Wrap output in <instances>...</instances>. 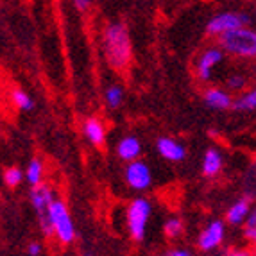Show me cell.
Listing matches in <instances>:
<instances>
[{"mask_svg": "<svg viewBox=\"0 0 256 256\" xmlns=\"http://www.w3.org/2000/svg\"><path fill=\"white\" fill-rule=\"evenodd\" d=\"M102 52L106 63L116 72L129 66L132 58V43L128 27L122 22H111L102 30Z\"/></svg>", "mask_w": 256, "mask_h": 256, "instance_id": "6da1fadb", "label": "cell"}, {"mask_svg": "<svg viewBox=\"0 0 256 256\" xmlns=\"http://www.w3.org/2000/svg\"><path fill=\"white\" fill-rule=\"evenodd\" d=\"M218 47L235 60H256V30L251 27H238L218 36Z\"/></svg>", "mask_w": 256, "mask_h": 256, "instance_id": "7a4b0ae2", "label": "cell"}, {"mask_svg": "<svg viewBox=\"0 0 256 256\" xmlns=\"http://www.w3.org/2000/svg\"><path fill=\"white\" fill-rule=\"evenodd\" d=\"M150 215H152V204L147 197H136L129 202L126 210V224L131 238L134 242H142L147 235Z\"/></svg>", "mask_w": 256, "mask_h": 256, "instance_id": "3957f363", "label": "cell"}, {"mask_svg": "<svg viewBox=\"0 0 256 256\" xmlns=\"http://www.w3.org/2000/svg\"><path fill=\"white\" fill-rule=\"evenodd\" d=\"M29 199L36 212L42 233L45 236H54V231H52V224H50V206L56 199L54 188L47 183H42L38 186H30Z\"/></svg>", "mask_w": 256, "mask_h": 256, "instance_id": "277c9868", "label": "cell"}, {"mask_svg": "<svg viewBox=\"0 0 256 256\" xmlns=\"http://www.w3.org/2000/svg\"><path fill=\"white\" fill-rule=\"evenodd\" d=\"M50 224H52V231H54V236L63 246L74 244V240L77 236L76 224H74V218L70 215L66 202L63 199H60V197H56L50 206Z\"/></svg>", "mask_w": 256, "mask_h": 256, "instance_id": "5b68a950", "label": "cell"}, {"mask_svg": "<svg viewBox=\"0 0 256 256\" xmlns=\"http://www.w3.org/2000/svg\"><path fill=\"white\" fill-rule=\"evenodd\" d=\"M248 26H251V16L248 13H242V11H224V13H218L210 18L208 24H206V32L210 36L218 38V36L228 32V30Z\"/></svg>", "mask_w": 256, "mask_h": 256, "instance_id": "8992f818", "label": "cell"}, {"mask_svg": "<svg viewBox=\"0 0 256 256\" xmlns=\"http://www.w3.org/2000/svg\"><path fill=\"white\" fill-rule=\"evenodd\" d=\"M124 180L131 190L136 192H146L152 184V170L146 162L134 160L129 162L124 168Z\"/></svg>", "mask_w": 256, "mask_h": 256, "instance_id": "52a82bcc", "label": "cell"}, {"mask_svg": "<svg viewBox=\"0 0 256 256\" xmlns=\"http://www.w3.org/2000/svg\"><path fill=\"white\" fill-rule=\"evenodd\" d=\"M226 52L222 50L218 45L206 47L196 60V76L201 82H208L214 76V70L224 61Z\"/></svg>", "mask_w": 256, "mask_h": 256, "instance_id": "ba28073f", "label": "cell"}, {"mask_svg": "<svg viewBox=\"0 0 256 256\" xmlns=\"http://www.w3.org/2000/svg\"><path fill=\"white\" fill-rule=\"evenodd\" d=\"M224 238H226V224L218 218H214L202 228V231L197 236V248L202 252H212L220 248Z\"/></svg>", "mask_w": 256, "mask_h": 256, "instance_id": "9c48e42d", "label": "cell"}, {"mask_svg": "<svg viewBox=\"0 0 256 256\" xmlns=\"http://www.w3.org/2000/svg\"><path fill=\"white\" fill-rule=\"evenodd\" d=\"M156 150L163 160L172 163H180L186 158V147L180 140L170 136H162L156 140Z\"/></svg>", "mask_w": 256, "mask_h": 256, "instance_id": "30bf717a", "label": "cell"}, {"mask_svg": "<svg viewBox=\"0 0 256 256\" xmlns=\"http://www.w3.org/2000/svg\"><path fill=\"white\" fill-rule=\"evenodd\" d=\"M233 95L228 90H222L217 86H210L206 88L204 94H202V102L206 108L215 111H226V110H233Z\"/></svg>", "mask_w": 256, "mask_h": 256, "instance_id": "8fae6325", "label": "cell"}, {"mask_svg": "<svg viewBox=\"0 0 256 256\" xmlns=\"http://www.w3.org/2000/svg\"><path fill=\"white\" fill-rule=\"evenodd\" d=\"M251 210H252V197L244 194L240 199H236L226 210V217L224 218H226V222L230 226H242L244 222H246V218L249 217V214H251Z\"/></svg>", "mask_w": 256, "mask_h": 256, "instance_id": "7c38bea8", "label": "cell"}, {"mask_svg": "<svg viewBox=\"0 0 256 256\" xmlns=\"http://www.w3.org/2000/svg\"><path fill=\"white\" fill-rule=\"evenodd\" d=\"M222 168H224V156H222L220 150H218L217 147L206 149L204 156H202V165H201L202 176L208 178V180H214V178H217V176L220 174Z\"/></svg>", "mask_w": 256, "mask_h": 256, "instance_id": "4fadbf2b", "label": "cell"}, {"mask_svg": "<svg viewBox=\"0 0 256 256\" xmlns=\"http://www.w3.org/2000/svg\"><path fill=\"white\" fill-rule=\"evenodd\" d=\"M82 134L94 147H102L106 144V126L100 118H86L82 122Z\"/></svg>", "mask_w": 256, "mask_h": 256, "instance_id": "5bb4252c", "label": "cell"}, {"mask_svg": "<svg viewBox=\"0 0 256 256\" xmlns=\"http://www.w3.org/2000/svg\"><path fill=\"white\" fill-rule=\"evenodd\" d=\"M140 154H142V142L134 134H128V136L120 138L118 144H116V156L122 162L126 163L134 162V160L140 158Z\"/></svg>", "mask_w": 256, "mask_h": 256, "instance_id": "9a60e30c", "label": "cell"}, {"mask_svg": "<svg viewBox=\"0 0 256 256\" xmlns=\"http://www.w3.org/2000/svg\"><path fill=\"white\" fill-rule=\"evenodd\" d=\"M233 110L242 111V113L256 111V86H252L249 90L242 92L238 97H235V100H233Z\"/></svg>", "mask_w": 256, "mask_h": 256, "instance_id": "2e32d148", "label": "cell"}, {"mask_svg": "<svg viewBox=\"0 0 256 256\" xmlns=\"http://www.w3.org/2000/svg\"><path fill=\"white\" fill-rule=\"evenodd\" d=\"M43 178H45V166H43V162L40 158H32L29 163H27L26 168V180L30 186H38V184L43 183Z\"/></svg>", "mask_w": 256, "mask_h": 256, "instance_id": "e0dca14e", "label": "cell"}, {"mask_svg": "<svg viewBox=\"0 0 256 256\" xmlns=\"http://www.w3.org/2000/svg\"><path fill=\"white\" fill-rule=\"evenodd\" d=\"M104 100H106L108 108L111 110H116L124 104V88L120 84H111L104 92Z\"/></svg>", "mask_w": 256, "mask_h": 256, "instance_id": "ac0fdd59", "label": "cell"}, {"mask_svg": "<svg viewBox=\"0 0 256 256\" xmlns=\"http://www.w3.org/2000/svg\"><path fill=\"white\" fill-rule=\"evenodd\" d=\"M11 100H13V104L18 108V110L22 111H32L36 106L34 98L30 97L27 92L20 90V88H14L13 92H11Z\"/></svg>", "mask_w": 256, "mask_h": 256, "instance_id": "d6986e66", "label": "cell"}, {"mask_svg": "<svg viewBox=\"0 0 256 256\" xmlns=\"http://www.w3.org/2000/svg\"><path fill=\"white\" fill-rule=\"evenodd\" d=\"M163 233H165L166 238H170V240L180 238V236L184 233V222H183V218H180V217L166 218L165 224H163Z\"/></svg>", "mask_w": 256, "mask_h": 256, "instance_id": "ffe728a7", "label": "cell"}, {"mask_svg": "<svg viewBox=\"0 0 256 256\" xmlns=\"http://www.w3.org/2000/svg\"><path fill=\"white\" fill-rule=\"evenodd\" d=\"M242 228H244V238L248 240V244L252 249H256V208L251 210V214L246 218Z\"/></svg>", "mask_w": 256, "mask_h": 256, "instance_id": "44dd1931", "label": "cell"}, {"mask_svg": "<svg viewBox=\"0 0 256 256\" xmlns=\"http://www.w3.org/2000/svg\"><path fill=\"white\" fill-rule=\"evenodd\" d=\"M26 180V172L18 168V166H8L4 170V183L9 188H16L22 184V181Z\"/></svg>", "mask_w": 256, "mask_h": 256, "instance_id": "7402d4cb", "label": "cell"}, {"mask_svg": "<svg viewBox=\"0 0 256 256\" xmlns=\"http://www.w3.org/2000/svg\"><path fill=\"white\" fill-rule=\"evenodd\" d=\"M226 86L230 92H238V94H242L249 86V79L244 76V74H231L226 79Z\"/></svg>", "mask_w": 256, "mask_h": 256, "instance_id": "603a6c76", "label": "cell"}, {"mask_svg": "<svg viewBox=\"0 0 256 256\" xmlns=\"http://www.w3.org/2000/svg\"><path fill=\"white\" fill-rule=\"evenodd\" d=\"M244 186H246V196L256 199V158L249 166L246 178H244Z\"/></svg>", "mask_w": 256, "mask_h": 256, "instance_id": "cb8c5ba5", "label": "cell"}, {"mask_svg": "<svg viewBox=\"0 0 256 256\" xmlns=\"http://www.w3.org/2000/svg\"><path fill=\"white\" fill-rule=\"evenodd\" d=\"M224 256H256V249L252 248H233Z\"/></svg>", "mask_w": 256, "mask_h": 256, "instance_id": "d4e9b609", "label": "cell"}, {"mask_svg": "<svg viewBox=\"0 0 256 256\" xmlns=\"http://www.w3.org/2000/svg\"><path fill=\"white\" fill-rule=\"evenodd\" d=\"M163 256H194V254L186 248H174V249H168Z\"/></svg>", "mask_w": 256, "mask_h": 256, "instance_id": "484cf974", "label": "cell"}, {"mask_svg": "<svg viewBox=\"0 0 256 256\" xmlns=\"http://www.w3.org/2000/svg\"><path fill=\"white\" fill-rule=\"evenodd\" d=\"M43 251V246L40 242H30L27 244V254L29 256H40Z\"/></svg>", "mask_w": 256, "mask_h": 256, "instance_id": "4316f807", "label": "cell"}, {"mask_svg": "<svg viewBox=\"0 0 256 256\" xmlns=\"http://www.w3.org/2000/svg\"><path fill=\"white\" fill-rule=\"evenodd\" d=\"M72 4L76 6V9H79L81 13H86L92 6V0H72Z\"/></svg>", "mask_w": 256, "mask_h": 256, "instance_id": "83f0119b", "label": "cell"}, {"mask_svg": "<svg viewBox=\"0 0 256 256\" xmlns=\"http://www.w3.org/2000/svg\"><path fill=\"white\" fill-rule=\"evenodd\" d=\"M79 256H95V254L92 251H88V249H84V251H81V254Z\"/></svg>", "mask_w": 256, "mask_h": 256, "instance_id": "f1b7e54d", "label": "cell"}, {"mask_svg": "<svg viewBox=\"0 0 256 256\" xmlns=\"http://www.w3.org/2000/svg\"><path fill=\"white\" fill-rule=\"evenodd\" d=\"M254 77H256V64H254Z\"/></svg>", "mask_w": 256, "mask_h": 256, "instance_id": "f546056e", "label": "cell"}]
</instances>
